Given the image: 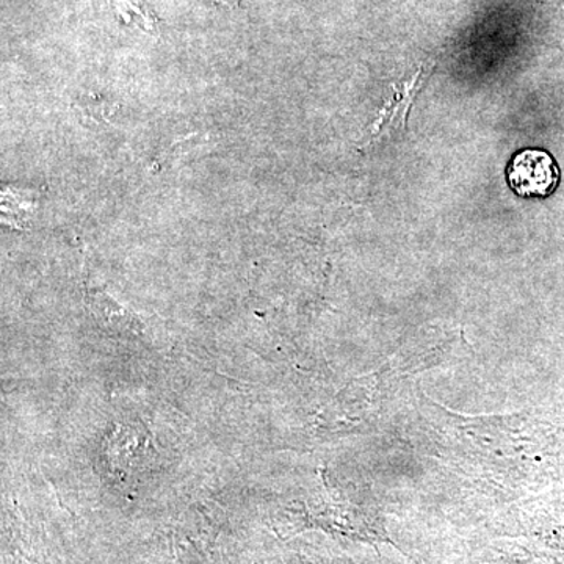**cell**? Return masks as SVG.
Here are the masks:
<instances>
[{
    "label": "cell",
    "mask_w": 564,
    "mask_h": 564,
    "mask_svg": "<svg viewBox=\"0 0 564 564\" xmlns=\"http://www.w3.org/2000/svg\"><path fill=\"white\" fill-rule=\"evenodd\" d=\"M508 184L522 198H549L558 187L560 169L549 152L519 151L508 166Z\"/></svg>",
    "instance_id": "obj_1"
},
{
    "label": "cell",
    "mask_w": 564,
    "mask_h": 564,
    "mask_svg": "<svg viewBox=\"0 0 564 564\" xmlns=\"http://www.w3.org/2000/svg\"><path fill=\"white\" fill-rule=\"evenodd\" d=\"M87 303L107 329L111 333L126 334V336H137L141 333L140 322L131 313L122 310L120 304L115 303L106 293L91 291L87 295Z\"/></svg>",
    "instance_id": "obj_2"
}]
</instances>
